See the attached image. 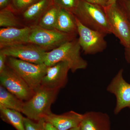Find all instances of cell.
<instances>
[{"label":"cell","mask_w":130,"mask_h":130,"mask_svg":"<svg viewBox=\"0 0 130 130\" xmlns=\"http://www.w3.org/2000/svg\"><path fill=\"white\" fill-rule=\"evenodd\" d=\"M51 0H39L25 9L23 17L27 20L36 19L48 9Z\"/></svg>","instance_id":"obj_17"},{"label":"cell","mask_w":130,"mask_h":130,"mask_svg":"<svg viewBox=\"0 0 130 130\" xmlns=\"http://www.w3.org/2000/svg\"><path fill=\"white\" fill-rule=\"evenodd\" d=\"M76 18V17H75ZM79 35L78 42L81 48L86 54H95L106 48L105 33L93 30L85 26L76 18Z\"/></svg>","instance_id":"obj_7"},{"label":"cell","mask_w":130,"mask_h":130,"mask_svg":"<svg viewBox=\"0 0 130 130\" xmlns=\"http://www.w3.org/2000/svg\"><path fill=\"white\" fill-rule=\"evenodd\" d=\"M24 102L3 86L0 85V108L12 109L21 113Z\"/></svg>","instance_id":"obj_15"},{"label":"cell","mask_w":130,"mask_h":130,"mask_svg":"<svg viewBox=\"0 0 130 130\" xmlns=\"http://www.w3.org/2000/svg\"><path fill=\"white\" fill-rule=\"evenodd\" d=\"M55 29L71 34H77L76 18L72 12L63 8L58 10Z\"/></svg>","instance_id":"obj_14"},{"label":"cell","mask_w":130,"mask_h":130,"mask_svg":"<svg viewBox=\"0 0 130 130\" xmlns=\"http://www.w3.org/2000/svg\"><path fill=\"white\" fill-rule=\"evenodd\" d=\"M84 115L73 111L61 115L53 113L45 116L44 121L51 123L58 130H69L80 125Z\"/></svg>","instance_id":"obj_13"},{"label":"cell","mask_w":130,"mask_h":130,"mask_svg":"<svg viewBox=\"0 0 130 130\" xmlns=\"http://www.w3.org/2000/svg\"><path fill=\"white\" fill-rule=\"evenodd\" d=\"M69 130H80V127L79 126L78 127H75V128H73L72 129Z\"/></svg>","instance_id":"obj_31"},{"label":"cell","mask_w":130,"mask_h":130,"mask_svg":"<svg viewBox=\"0 0 130 130\" xmlns=\"http://www.w3.org/2000/svg\"><path fill=\"white\" fill-rule=\"evenodd\" d=\"M31 27L2 28L0 29V47L28 43Z\"/></svg>","instance_id":"obj_12"},{"label":"cell","mask_w":130,"mask_h":130,"mask_svg":"<svg viewBox=\"0 0 130 130\" xmlns=\"http://www.w3.org/2000/svg\"><path fill=\"white\" fill-rule=\"evenodd\" d=\"M27 44L5 47L1 48L0 51L7 57H13L35 64L44 63L47 51L35 44Z\"/></svg>","instance_id":"obj_9"},{"label":"cell","mask_w":130,"mask_h":130,"mask_svg":"<svg viewBox=\"0 0 130 130\" xmlns=\"http://www.w3.org/2000/svg\"><path fill=\"white\" fill-rule=\"evenodd\" d=\"M116 2L123 9L130 23V0H117Z\"/></svg>","instance_id":"obj_24"},{"label":"cell","mask_w":130,"mask_h":130,"mask_svg":"<svg viewBox=\"0 0 130 130\" xmlns=\"http://www.w3.org/2000/svg\"><path fill=\"white\" fill-rule=\"evenodd\" d=\"M112 33L125 48L130 46V23L123 9L116 2L105 7Z\"/></svg>","instance_id":"obj_6"},{"label":"cell","mask_w":130,"mask_h":130,"mask_svg":"<svg viewBox=\"0 0 130 130\" xmlns=\"http://www.w3.org/2000/svg\"><path fill=\"white\" fill-rule=\"evenodd\" d=\"M117 0H108L107 3V6L111 5L114 3H115L117 2Z\"/></svg>","instance_id":"obj_30"},{"label":"cell","mask_w":130,"mask_h":130,"mask_svg":"<svg viewBox=\"0 0 130 130\" xmlns=\"http://www.w3.org/2000/svg\"><path fill=\"white\" fill-rule=\"evenodd\" d=\"M44 130H58L51 123L44 121Z\"/></svg>","instance_id":"obj_27"},{"label":"cell","mask_w":130,"mask_h":130,"mask_svg":"<svg viewBox=\"0 0 130 130\" xmlns=\"http://www.w3.org/2000/svg\"><path fill=\"white\" fill-rule=\"evenodd\" d=\"M81 49L78 39L67 42L47 52L44 64L49 67L61 61L66 62L73 73L78 70L85 69L88 63L81 56Z\"/></svg>","instance_id":"obj_2"},{"label":"cell","mask_w":130,"mask_h":130,"mask_svg":"<svg viewBox=\"0 0 130 130\" xmlns=\"http://www.w3.org/2000/svg\"><path fill=\"white\" fill-rule=\"evenodd\" d=\"M79 127L80 130H100L97 123L88 114L84 115Z\"/></svg>","instance_id":"obj_21"},{"label":"cell","mask_w":130,"mask_h":130,"mask_svg":"<svg viewBox=\"0 0 130 130\" xmlns=\"http://www.w3.org/2000/svg\"><path fill=\"white\" fill-rule=\"evenodd\" d=\"M18 21L13 12L9 8L2 9L0 12V26L2 28L18 27Z\"/></svg>","instance_id":"obj_19"},{"label":"cell","mask_w":130,"mask_h":130,"mask_svg":"<svg viewBox=\"0 0 130 130\" xmlns=\"http://www.w3.org/2000/svg\"><path fill=\"white\" fill-rule=\"evenodd\" d=\"M7 65L34 91L41 86L48 67L44 63L35 64L11 57H8Z\"/></svg>","instance_id":"obj_4"},{"label":"cell","mask_w":130,"mask_h":130,"mask_svg":"<svg viewBox=\"0 0 130 130\" xmlns=\"http://www.w3.org/2000/svg\"><path fill=\"white\" fill-rule=\"evenodd\" d=\"M9 0H0V8L3 9L6 8L9 3Z\"/></svg>","instance_id":"obj_28"},{"label":"cell","mask_w":130,"mask_h":130,"mask_svg":"<svg viewBox=\"0 0 130 130\" xmlns=\"http://www.w3.org/2000/svg\"><path fill=\"white\" fill-rule=\"evenodd\" d=\"M72 13L81 24L88 28L106 35L112 34L105 7L79 0Z\"/></svg>","instance_id":"obj_1"},{"label":"cell","mask_w":130,"mask_h":130,"mask_svg":"<svg viewBox=\"0 0 130 130\" xmlns=\"http://www.w3.org/2000/svg\"><path fill=\"white\" fill-rule=\"evenodd\" d=\"M24 121L26 130H44L43 119L35 121L24 117Z\"/></svg>","instance_id":"obj_22"},{"label":"cell","mask_w":130,"mask_h":130,"mask_svg":"<svg viewBox=\"0 0 130 130\" xmlns=\"http://www.w3.org/2000/svg\"><path fill=\"white\" fill-rule=\"evenodd\" d=\"M123 70H120L107 88V90L116 96L115 113H118L124 108H130V84L123 78Z\"/></svg>","instance_id":"obj_11"},{"label":"cell","mask_w":130,"mask_h":130,"mask_svg":"<svg viewBox=\"0 0 130 130\" xmlns=\"http://www.w3.org/2000/svg\"><path fill=\"white\" fill-rule=\"evenodd\" d=\"M76 34H68L56 29L48 30L38 26L31 27L28 43L35 44L46 50L55 48L67 42L76 39Z\"/></svg>","instance_id":"obj_5"},{"label":"cell","mask_w":130,"mask_h":130,"mask_svg":"<svg viewBox=\"0 0 130 130\" xmlns=\"http://www.w3.org/2000/svg\"><path fill=\"white\" fill-rule=\"evenodd\" d=\"M0 82L1 85L24 102L30 99L35 93V91L7 65L0 73Z\"/></svg>","instance_id":"obj_8"},{"label":"cell","mask_w":130,"mask_h":130,"mask_svg":"<svg viewBox=\"0 0 130 130\" xmlns=\"http://www.w3.org/2000/svg\"><path fill=\"white\" fill-rule=\"evenodd\" d=\"M0 115L3 121L12 126L16 130H26L24 121V117L20 112L1 108Z\"/></svg>","instance_id":"obj_16"},{"label":"cell","mask_w":130,"mask_h":130,"mask_svg":"<svg viewBox=\"0 0 130 130\" xmlns=\"http://www.w3.org/2000/svg\"><path fill=\"white\" fill-rule=\"evenodd\" d=\"M14 6L18 10L26 9L39 0H12Z\"/></svg>","instance_id":"obj_23"},{"label":"cell","mask_w":130,"mask_h":130,"mask_svg":"<svg viewBox=\"0 0 130 130\" xmlns=\"http://www.w3.org/2000/svg\"><path fill=\"white\" fill-rule=\"evenodd\" d=\"M59 90L51 89L40 86L32 97L24 102L22 113L35 121L43 119L51 113V105L56 100Z\"/></svg>","instance_id":"obj_3"},{"label":"cell","mask_w":130,"mask_h":130,"mask_svg":"<svg viewBox=\"0 0 130 130\" xmlns=\"http://www.w3.org/2000/svg\"><path fill=\"white\" fill-rule=\"evenodd\" d=\"M70 70L68 64L63 61L48 67L41 86L51 89H60L67 83L68 74Z\"/></svg>","instance_id":"obj_10"},{"label":"cell","mask_w":130,"mask_h":130,"mask_svg":"<svg viewBox=\"0 0 130 130\" xmlns=\"http://www.w3.org/2000/svg\"><path fill=\"white\" fill-rule=\"evenodd\" d=\"M7 58L6 55L0 51V73L2 72L6 67Z\"/></svg>","instance_id":"obj_25"},{"label":"cell","mask_w":130,"mask_h":130,"mask_svg":"<svg viewBox=\"0 0 130 130\" xmlns=\"http://www.w3.org/2000/svg\"><path fill=\"white\" fill-rule=\"evenodd\" d=\"M86 2L93 4L99 5L103 7H106L107 6L108 0H83Z\"/></svg>","instance_id":"obj_26"},{"label":"cell","mask_w":130,"mask_h":130,"mask_svg":"<svg viewBox=\"0 0 130 130\" xmlns=\"http://www.w3.org/2000/svg\"><path fill=\"white\" fill-rule=\"evenodd\" d=\"M125 56L126 60L130 63V46L129 47L125 48Z\"/></svg>","instance_id":"obj_29"},{"label":"cell","mask_w":130,"mask_h":130,"mask_svg":"<svg viewBox=\"0 0 130 130\" xmlns=\"http://www.w3.org/2000/svg\"><path fill=\"white\" fill-rule=\"evenodd\" d=\"M79 0H52L53 5L59 8L72 12L77 7Z\"/></svg>","instance_id":"obj_20"},{"label":"cell","mask_w":130,"mask_h":130,"mask_svg":"<svg viewBox=\"0 0 130 130\" xmlns=\"http://www.w3.org/2000/svg\"><path fill=\"white\" fill-rule=\"evenodd\" d=\"M59 9L54 5L49 7L40 19L38 26L46 29H55Z\"/></svg>","instance_id":"obj_18"}]
</instances>
